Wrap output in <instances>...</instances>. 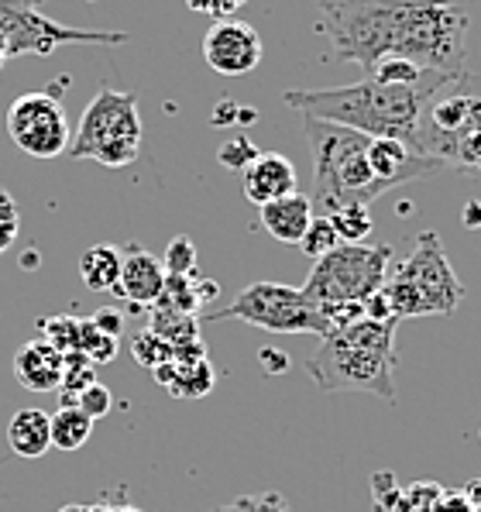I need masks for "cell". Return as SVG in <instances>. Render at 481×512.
<instances>
[{"mask_svg":"<svg viewBox=\"0 0 481 512\" xmlns=\"http://www.w3.org/2000/svg\"><path fill=\"white\" fill-rule=\"evenodd\" d=\"M327 220L334 224L341 244H365L372 234V210L361 207V203H348V207H337L334 214H327Z\"/></svg>","mask_w":481,"mask_h":512,"instance_id":"cell-22","label":"cell"},{"mask_svg":"<svg viewBox=\"0 0 481 512\" xmlns=\"http://www.w3.org/2000/svg\"><path fill=\"white\" fill-rule=\"evenodd\" d=\"M90 320H93V327H97L100 334H110V337H117V341H121V334H124L121 310H110V306H104V310H97Z\"/></svg>","mask_w":481,"mask_h":512,"instance_id":"cell-33","label":"cell"},{"mask_svg":"<svg viewBox=\"0 0 481 512\" xmlns=\"http://www.w3.org/2000/svg\"><path fill=\"white\" fill-rule=\"evenodd\" d=\"M296 183H299L296 165L279 152H258L255 159L241 169L244 196H248L255 207H265V203L296 193Z\"/></svg>","mask_w":481,"mask_h":512,"instance_id":"cell-15","label":"cell"},{"mask_svg":"<svg viewBox=\"0 0 481 512\" xmlns=\"http://www.w3.org/2000/svg\"><path fill=\"white\" fill-rule=\"evenodd\" d=\"M464 73H427L420 83H378L365 76L351 86H330V90H286L282 104L299 110L313 121H330L354 128L368 138H399L416 148L423 107L437 97L444 86L461 80Z\"/></svg>","mask_w":481,"mask_h":512,"instance_id":"cell-2","label":"cell"},{"mask_svg":"<svg viewBox=\"0 0 481 512\" xmlns=\"http://www.w3.org/2000/svg\"><path fill=\"white\" fill-rule=\"evenodd\" d=\"M464 227H471V231H475V227H481V203L471 200L468 207H464Z\"/></svg>","mask_w":481,"mask_h":512,"instance_id":"cell-39","label":"cell"},{"mask_svg":"<svg viewBox=\"0 0 481 512\" xmlns=\"http://www.w3.org/2000/svg\"><path fill=\"white\" fill-rule=\"evenodd\" d=\"M14 378L28 392H55L62 385V354L45 337H35L14 354Z\"/></svg>","mask_w":481,"mask_h":512,"instance_id":"cell-16","label":"cell"},{"mask_svg":"<svg viewBox=\"0 0 481 512\" xmlns=\"http://www.w3.org/2000/svg\"><path fill=\"white\" fill-rule=\"evenodd\" d=\"M255 155H258V148L251 145V141L244 138V135H238V138H231L224 148H220L217 159H220V165H224V169H238V172H241L244 165L255 159Z\"/></svg>","mask_w":481,"mask_h":512,"instance_id":"cell-30","label":"cell"},{"mask_svg":"<svg viewBox=\"0 0 481 512\" xmlns=\"http://www.w3.org/2000/svg\"><path fill=\"white\" fill-rule=\"evenodd\" d=\"M258 220L268 234H272L279 244H296L303 241L306 227L313 224V200L306 193H289L282 200H272L265 207H258Z\"/></svg>","mask_w":481,"mask_h":512,"instance_id":"cell-17","label":"cell"},{"mask_svg":"<svg viewBox=\"0 0 481 512\" xmlns=\"http://www.w3.org/2000/svg\"><path fill=\"white\" fill-rule=\"evenodd\" d=\"M262 361L268 372H286L289 368V358H279V351H262Z\"/></svg>","mask_w":481,"mask_h":512,"instance_id":"cell-38","label":"cell"},{"mask_svg":"<svg viewBox=\"0 0 481 512\" xmlns=\"http://www.w3.org/2000/svg\"><path fill=\"white\" fill-rule=\"evenodd\" d=\"M396 324L361 317L320 337L306 372L323 392H368L396 403Z\"/></svg>","mask_w":481,"mask_h":512,"instance_id":"cell-3","label":"cell"},{"mask_svg":"<svg viewBox=\"0 0 481 512\" xmlns=\"http://www.w3.org/2000/svg\"><path fill=\"white\" fill-rule=\"evenodd\" d=\"M207 320H244L268 334H330L320 306L310 303L299 286L286 282H251L231 299L227 310L210 313Z\"/></svg>","mask_w":481,"mask_h":512,"instance_id":"cell-9","label":"cell"},{"mask_svg":"<svg viewBox=\"0 0 481 512\" xmlns=\"http://www.w3.org/2000/svg\"><path fill=\"white\" fill-rule=\"evenodd\" d=\"M303 128L313 155V207H320L323 217L348 203L372 207L385 196L368 165V135L313 117H303Z\"/></svg>","mask_w":481,"mask_h":512,"instance_id":"cell-4","label":"cell"},{"mask_svg":"<svg viewBox=\"0 0 481 512\" xmlns=\"http://www.w3.org/2000/svg\"><path fill=\"white\" fill-rule=\"evenodd\" d=\"M468 7L457 0H317V31L330 52L372 73L382 59H409L433 73H464Z\"/></svg>","mask_w":481,"mask_h":512,"instance_id":"cell-1","label":"cell"},{"mask_svg":"<svg viewBox=\"0 0 481 512\" xmlns=\"http://www.w3.org/2000/svg\"><path fill=\"white\" fill-rule=\"evenodd\" d=\"M430 512H475L464 492H440V499L433 502Z\"/></svg>","mask_w":481,"mask_h":512,"instance_id":"cell-34","label":"cell"},{"mask_svg":"<svg viewBox=\"0 0 481 512\" xmlns=\"http://www.w3.org/2000/svg\"><path fill=\"white\" fill-rule=\"evenodd\" d=\"M189 11H200V14H210V18H234V11L244 4V0H186Z\"/></svg>","mask_w":481,"mask_h":512,"instance_id":"cell-32","label":"cell"},{"mask_svg":"<svg viewBox=\"0 0 481 512\" xmlns=\"http://www.w3.org/2000/svg\"><path fill=\"white\" fill-rule=\"evenodd\" d=\"M18 224H21V220H18V203L11 200V193H7V189H0V251L14 241Z\"/></svg>","mask_w":481,"mask_h":512,"instance_id":"cell-31","label":"cell"},{"mask_svg":"<svg viewBox=\"0 0 481 512\" xmlns=\"http://www.w3.org/2000/svg\"><path fill=\"white\" fill-rule=\"evenodd\" d=\"M93 512H141V509H134L124 495H107L104 502H97V506H93Z\"/></svg>","mask_w":481,"mask_h":512,"instance_id":"cell-37","label":"cell"},{"mask_svg":"<svg viewBox=\"0 0 481 512\" xmlns=\"http://www.w3.org/2000/svg\"><path fill=\"white\" fill-rule=\"evenodd\" d=\"M49 427H52V447H59V451H80L93 433V420L80 406H59L55 416H49Z\"/></svg>","mask_w":481,"mask_h":512,"instance_id":"cell-21","label":"cell"},{"mask_svg":"<svg viewBox=\"0 0 481 512\" xmlns=\"http://www.w3.org/2000/svg\"><path fill=\"white\" fill-rule=\"evenodd\" d=\"M382 296L396 324L409 317H451L461 306L464 286L437 231H423L413 241V251L385 279Z\"/></svg>","mask_w":481,"mask_h":512,"instance_id":"cell-5","label":"cell"},{"mask_svg":"<svg viewBox=\"0 0 481 512\" xmlns=\"http://www.w3.org/2000/svg\"><path fill=\"white\" fill-rule=\"evenodd\" d=\"M38 327H42V337L59 354L80 351V320L76 317H45L38 320Z\"/></svg>","mask_w":481,"mask_h":512,"instance_id":"cell-24","label":"cell"},{"mask_svg":"<svg viewBox=\"0 0 481 512\" xmlns=\"http://www.w3.org/2000/svg\"><path fill=\"white\" fill-rule=\"evenodd\" d=\"M155 378L162 385H169L172 396H183V399H196V396H207L214 389V368H210L207 354L200 358H172L165 365L155 368Z\"/></svg>","mask_w":481,"mask_h":512,"instance_id":"cell-19","label":"cell"},{"mask_svg":"<svg viewBox=\"0 0 481 512\" xmlns=\"http://www.w3.org/2000/svg\"><path fill=\"white\" fill-rule=\"evenodd\" d=\"M80 279L93 293H114L117 282H121V248L90 244L80 255Z\"/></svg>","mask_w":481,"mask_h":512,"instance_id":"cell-20","label":"cell"},{"mask_svg":"<svg viewBox=\"0 0 481 512\" xmlns=\"http://www.w3.org/2000/svg\"><path fill=\"white\" fill-rule=\"evenodd\" d=\"M38 0H0V42L7 59L11 55H52L66 42H100L121 45L128 42L124 31H73L59 21H49L35 11Z\"/></svg>","mask_w":481,"mask_h":512,"instance_id":"cell-10","label":"cell"},{"mask_svg":"<svg viewBox=\"0 0 481 512\" xmlns=\"http://www.w3.org/2000/svg\"><path fill=\"white\" fill-rule=\"evenodd\" d=\"M172 344L165 341V337H159L155 334L152 327L148 330H141L138 337H134V358H138V365H145V368H159V365H165V361H172Z\"/></svg>","mask_w":481,"mask_h":512,"instance_id":"cell-26","label":"cell"},{"mask_svg":"<svg viewBox=\"0 0 481 512\" xmlns=\"http://www.w3.org/2000/svg\"><path fill=\"white\" fill-rule=\"evenodd\" d=\"M464 495H468L471 509H475V512H481V478H478V482H471L468 488H464Z\"/></svg>","mask_w":481,"mask_h":512,"instance_id":"cell-40","label":"cell"},{"mask_svg":"<svg viewBox=\"0 0 481 512\" xmlns=\"http://www.w3.org/2000/svg\"><path fill=\"white\" fill-rule=\"evenodd\" d=\"M392 258V244H337L334 251L313 258V269L299 289L317 306L365 303L385 286Z\"/></svg>","mask_w":481,"mask_h":512,"instance_id":"cell-8","label":"cell"},{"mask_svg":"<svg viewBox=\"0 0 481 512\" xmlns=\"http://www.w3.org/2000/svg\"><path fill=\"white\" fill-rule=\"evenodd\" d=\"M162 265H165V272H169V275H196V244L189 241L186 234L172 238L169 248H165Z\"/></svg>","mask_w":481,"mask_h":512,"instance_id":"cell-28","label":"cell"},{"mask_svg":"<svg viewBox=\"0 0 481 512\" xmlns=\"http://www.w3.org/2000/svg\"><path fill=\"white\" fill-rule=\"evenodd\" d=\"M464 83L468 73L430 97L416 128V148L464 176H481V93L464 90Z\"/></svg>","mask_w":481,"mask_h":512,"instance_id":"cell-6","label":"cell"},{"mask_svg":"<svg viewBox=\"0 0 481 512\" xmlns=\"http://www.w3.org/2000/svg\"><path fill=\"white\" fill-rule=\"evenodd\" d=\"M59 512H93V506H80V502H69V506H62Z\"/></svg>","mask_w":481,"mask_h":512,"instance_id":"cell-42","label":"cell"},{"mask_svg":"<svg viewBox=\"0 0 481 512\" xmlns=\"http://www.w3.org/2000/svg\"><path fill=\"white\" fill-rule=\"evenodd\" d=\"M141 114L138 97L121 90H104L86 104L80 128H76L73 141H69V159H90L107 169H124L138 159L141 152Z\"/></svg>","mask_w":481,"mask_h":512,"instance_id":"cell-7","label":"cell"},{"mask_svg":"<svg viewBox=\"0 0 481 512\" xmlns=\"http://www.w3.org/2000/svg\"><path fill=\"white\" fill-rule=\"evenodd\" d=\"M478 440H481V430H478Z\"/></svg>","mask_w":481,"mask_h":512,"instance_id":"cell-43","label":"cell"},{"mask_svg":"<svg viewBox=\"0 0 481 512\" xmlns=\"http://www.w3.org/2000/svg\"><path fill=\"white\" fill-rule=\"evenodd\" d=\"M427 73H433V69H420L416 62H409V59H382L368 76L378 80V83H402V86H406V83H420Z\"/></svg>","mask_w":481,"mask_h":512,"instance_id":"cell-27","label":"cell"},{"mask_svg":"<svg viewBox=\"0 0 481 512\" xmlns=\"http://www.w3.org/2000/svg\"><path fill=\"white\" fill-rule=\"evenodd\" d=\"M7 135L14 145L21 148L31 159H59L69 152V117L66 107L59 104L52 90H35V93H21L11 107H7Z\"/></svg>","mask_w":481,"mask_h":512,"instance_id":"cell-11","label":"cell"},{"mask_svg":"<svg viewBox=\"0 0 481 512\" xmlns=\"http://www.w3.org/2000/svg\"><path fill=\"white\" fill-rule=\"evenodd\" d=\"M248 506H251V495H244V499H238V502H227V506H217L214 512H248Z\"/></svg>","mask_w":481,"mask_h":512,"instance_id":"cell-41","label":"cell"},{"mask_svg":"<svg viewBox=\"0 0 481 512\" xmlns=\"http://www.w3.org/2000/svg\"><path fill=\"white\" fill-rule=\"evenodd\" d=\"M337 244H341V238H337L334 224H330L327 217H313V224L306 227L303 241H299V251H303V255L313 262V258H320V255H327V251H334Z\"/></svg>","mask_w":481,"mask_h":512,"instance_id":"cell-25","label":"cell"},{"mask_svg":"<svg viewBox=\"0 0 481 512\" xmlns=\"http://www.w3.org/2000/svg\"><path fill=\"white\" fill-rule=\"evenodd\" d=\"M189 282H193V296H196V303H210L217 293H220V286L214 279H200V275H189Z\"/></svg>","mask_w":481,"mask_h":512,"instance_id":"cell-36","label":"cell"},{"mask_svg":"<svg viewBox=\"0 0 481 512\" xmlns=\"http://www.w3.org/2000/svg\"><path fill=\"white\" fill-rule=\"evenodd\" d=\"M203 59L220 76H248L262 62V35L241 18H217L203 35Z\"/></svg>","mask_w":481,"mask_h":512,"instance_id":"cell-12","label":"cell"},{"mask_svg":"<svg viewBox=\"0 0 481 512\" xmlns=\"http://www.w3.org/2000/svg\"><path fill=\"white\" fill-rule=\"evenodd\" d=\"M117 348H121L117 337L100 334V330L93 327V320H80V354L90 365H110V361L117 358Z\"/></svg>","mask_w":481,"mask_h":512,"instance_id":"cell-23","label":"cell"},{"mask_svg":"<svg viewBox=\"0 0 481 512\" xmlns=\"http://www.w3.org/2000/svg\"><path fill=\"white\" fill-rule=\"evenodd\" d=\"M165 279H169V272H165L159 255H152V251L138 241L124 244L121 248V282H117V289H114L117 296L131 299L134 306H155L165 289Z\"/></svg>","mask_w":481,"mask_h":512,"instance_id":"cell-14","label":"cell"},{"mask_svg":"<svg viewBox=\"0 0 481 512\" xmlns=\"http://www.w3.org/2000/svg\"><path fill=\"white\" fill-rule=\"evenodd\" d=\"M368 165H372L375 183L382 186L385 193L444 169L437 159H430L420 148L406 145V141H399V138H368Z\"/></svg>","mask_w":481,"mask_h":512,"instance_id":"cell-13","label":"cell"},{"mask_svg":"<svg viewBox=\"0 0 481 512\" xmlns=\"http://www.w3.org/2000/svg\"><path fill=\"white\" fill-rule=\"evenodd\" d=\"M248 512H289V502L279 492H265V495H251Z\"/></svg>","mask_w":481,"mask_h":512,"instance_id":"cell-35","label":"cell"},{"mask_svg":"<svg viewBox=\"0 0 481 512\" xmlns=\"http://www.w3.org/2000/svg\"><path fill=\"white\" fill-rule=\"evenodd\" d=\"M73 406H80L86 416H90L93 423L100 420V416H107L110 409H114V396H110V389L104 382H93V385H86V389L76 396V403Z\"/></svg>","mask_w":481,"mask_h":512,"instance_id":"cell-29","label":"cell"},{"mask_svg":"<svg viewBox=\"0 0 481 512\" xmlns=\"http://www.w3.org/2000/svg\"><path fill=\"white\" fill-rule=\"evenodd\" d=\"M7 444L25 461L45 458L52 447L49 413H42V409H18V413L11 416V423H7Z\"/></svg>","mask_w":481,"mask_h":512,"instance_id":"cell-18","label":"cell"}]
</instances>
